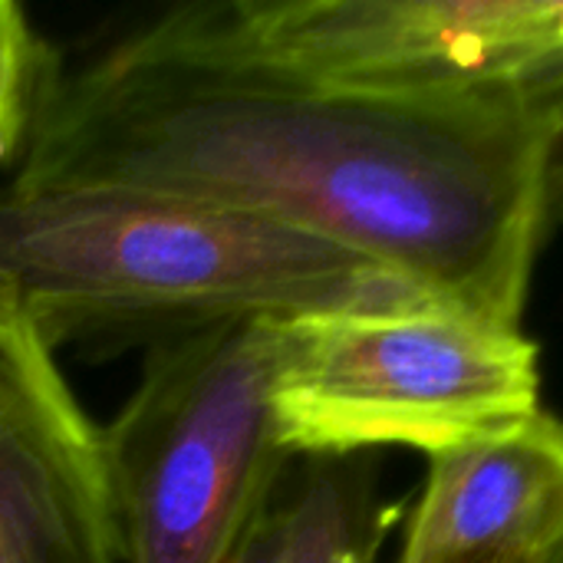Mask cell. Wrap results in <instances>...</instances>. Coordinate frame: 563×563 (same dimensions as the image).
<instances>
[{
    "mask_svg": "<svg viewBox=\"0 0 563 563\" xmlns=\"http://www.w3.org/2000/svg\"><path fill=\"white\" fill-rule=\"evenodd\" d=\"M544 563H563V531L558 534V541L551 544V551H548V558Z\"/></svg>",
    "mask_w": 563,
    "mask_h": 563,
    "instance_id": "4fadbf2b",
    "label": "cell"
},
{
    "mask_svg": "<svg viewBox=\"0 0 563 563\" xmlns=\"http://www.w3.org/2000/svg\"><path fill=\"white\" fill-rule=\"evenodd\" d=\"M544 205H548V224H563V132L551 145L548 172H544Z\"/></svg>",
    "mask_w": 563,
    "mask_h": 563,
    "instance_id": "7c38bea8",
    "label": "cell"
},
{
    "mask_svg": "<svg viewBox=\"0 0 563 563\" xmlns=\"http://www.w3.org/2000/svg\"><path fill=\"white\" fill-rule=\"evenodd\" d=\"M563 531V422L541 409L495 439L429 459L406 538L449 558L541 554Z\"/></svg>",
    "mask_w": 563,
    "mask_h": 563,
    "instance_id": "52a82bcc",
    "label": "cell"
},
{
    "mask_svg": "<svg viewBox=\"0 0 563 563\" xmlns=\"http://www.w3.org/2000/svg\"><path fill=\"white\" fill-rule=\"evenodd\" d=\"M271 409L287 455L439 459L544 409L538 343L439 297L271 320Z\"/></svg>",
    "mask_w": 563,
    "mask_h": 563,
    "instance_id": "3957f363",
    "label": "cell"
},
{
    "mask_svg": "<svg viewBox=\"0 0 563 563\" xmlns=\"http://www.w3.org/2000/svg\"><path fill=\"white\" fill-rule=\"evenodd\" d=\"M548 551H541V554H501V558H449V554L426 551L422 544H416V541L406 538L396 563H544Z\"/></svg>",
    "mask_w": 563,
    "mask_h": 563,
    "instance_id": "8fae6325",
    "label": "cell"
},
{
    "mask_svg": "<svg viewBox=\"0 0 563 563\" xmlns=\"http://www.w3.org/2000/svg\"><path fill=\"white\" fill-rule=\"evenodd\" d=\"M271 320L158 340L102 429L119 563H231L287 465Z\"/></svg>",
    "mask_w": 563,
    "mask_h": 563,
    "instance_id": "277c9868",
    "label": "cell"
},
{
    "mask_svg": "<svg viewBox=\"0 0 563 563\" xmlns=\"http://www.w3.org/2000/svg\"><path fill=\"white\" fill-rule=\"evenodd\" d=\"M284 563H373L379 521L356 475L320 468L280 508Z\"/></svg>",
    "mask_w": 563,
    "mask_h": 563,
    "instance_id": "ba28073f",
    "label": "cell"
},
{
    "mask_svg": "<svg viewBox=\"0 0 563 563\" xmlns=\"http://www.w3.org/2000/svg\"><path fill=\"white\" fill-rule=\"evenodd\" d=\"M251 63L320 92L563 132V0H201Z\"/></svg>",
    "mask_w": 563,
    "mask_h": 563,
    "instance_id": "5b68a950",
    "label": "cell"
},
{
    "mask_svg": "<svg viewBox=\"0 0 563 563\" xmlns=\"http://www.w3.org/2000/svg\"><path fill=\"white\" fill-rule=\"evenodd\" d=\"M558 135L297 86L178 3L46 76L10 188L122 185L336 241L409 287L521 327Z\"/></svg>",
    "mask_w": 563,
    "mask_h": 563,
    "instance_id": "6da1fadb",
    "label": "cell"
},
{
    "mask_svg": "<svg viewBox=\"0 0 563 563\" xmlns=\"http://www.w3.org/2000/svg\"><path fill=\"white\" fill-rule=\"evenodd\" d=\"M0 563H119L102 429L56 353L0 310Z\"/></svg>",
    "mask_w": 563,
    "mask_h": 563,
    "instance_id": "8992f818",
    "label": "cell"
},
{
    "mask_svg": "<svg viewBox=\"0 0 563 563\" xmlns=\"http://www.w3.org/2000/svg\"><path fill=\"white\" fill-rule=\"evenodd\" d=\"M43 69V49L13 0H0V165L20 148L33 122V86Z\"/></svg>",
    "mask_w": 563,
    "mask_h": 563,
    "instance_id": "9c48e42d",
    "label": "cell"
},
{
    "mask_svg": "<svg viewBox=\"0 0 563 563\" xmlns=\"http://www.w3.org/2000/svg\"><path fill=\"white\" fill-rule=\"evenodd\" d=\"M231 563H284V521L280 508H271L257 528L244 538L241 551Z\"/></svg>",
    "mask_w": 563,
    "mask_h": 563,
    "instance_id": "30bf717a",
    "label": "cell"
},
{
    "mask_svg": "<svg viewBox=\"0 0 563 563\" xmlns=\"http://www.w3.org/2000/svg\"><path fill=\"white\" fill-rule=\"evenodd\" d=\"M409 297L429 294L336 241L228 205L122 185L0 195V310L53 353Z\"/></svg>",
    "mask_w": 563,
    "mask_h": 563,
    "instance_id": "7a4b0ae2",
    "label": "cell"
}]
</instances>
